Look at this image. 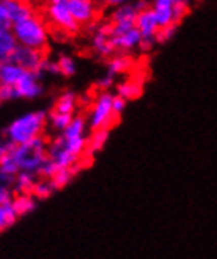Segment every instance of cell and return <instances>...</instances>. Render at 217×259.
Returning a JSON list of instances; mask_svg holds the SVG:
<instances>
[{
	"mask_svg": "<svg viewBox=\"0 0 217 259\" xmlns=\"http://www.w3.org/2000/svg\"><path fill=\"white\" fill-rule=\"evenodd\" d=\"M37 75L32 72H24L21 75V79L18 80V83L14 85V90H16L18 96H25V98H35L41 93V85L37 82Z\"/></svg>",
	"mask_w": 217,
	"mask_h": 259,
	"instance_id": "9c48e42d",
	"label": "cell"
},
{
	"mask_svg": "<svg viewBox=\"0 0 217 259\" xmlns=\"http://www.w3.org/2000/svg\"><path fill=\"white\" fill-rule=\"evenodd\" d=\"M132 66V58L131 57H125V55H118L115 58H112L108 62V69H111L112 74L117 72H125Z\"/></svg>",
	"mask_w": 217,
	"mask_h": 259,
	"instance_id": "44dd1931",
	"label": "cell"
},
{
	"mask_svg": "<svg viewBox=\"0 0 217 259\" xmlns=\"http://www.w3.org/2000/svg\"><path fill=\"white\" fill-rule=\"evenodd\" d=\"M68 11L73 16V19L79 24H87L95 16V8H93L91 2L87 0H66Z\"/></svg>",
	"mask_w": 217,
	"mask_h": 259,
	"instance_id": "52a82bcc",
	"label": "cell"
},
{
	"mask_svg": "<svg viewBox=\"0 0 217 259\" xmlns=\"http://www.w3.org/2000/svg\"><path fill=\"white\" fill-rule=\"evenodd\" d=\"M51 118H52L54 127H57V129H66L73 119L71 115H61V113H55V112L51 113Z\"/></svg>",
	"mask_w": 217,
	"mask_h": 259,
	"instance_id": "f546056e",
	"label": "cell"
},
{
	"mask_svg": "<svg viewBox=\"0 0 217 259\" xmlns=\"http://www.w3.org/2000/svg\"><path fill=\"white\" fill-rule=\"evenodd\" d=\"M11 207H13L14 215H16V217L24 215V214H27V212H30L35 207L33 198L30 195H19L11 201Z\"/></svg>",
	"mask_w": 217,
	"mask_h": 259,
	"instance_id": "5bb4252c",
	"label": "cell"
},
{
	"mask_svg": "<svg viewBox=\"0 0 217 259\" xmlns=\"http://www.w3.org/2000/svg\"><path fill=\"white\" fill-rule=\"evenodd\" d=\"M11 21L8 19L7 16V13L4 10V7L0 5V32H10V28H11Z\"/></svg>",
	"mask_w": 217,
	"mask_h": 259,
	"instance_id": "1f68e13d",
	"label": "cell"
},
{
	"mask_svg": "<svg viewBox=\"0 0 217 259\" xmlns=\"http://www.w3.org/2000/svg\"><path fill=\"white\" fill-rule=\"evenodd\" d=\"M107 131H96L95 134L91 135V139H90V142H88V146H85V149H87V154L88 156H93L95 154L96 151H99L102 146H104V143H105V140H107Z\"/></svg>",
	"mask_w": 217,
	"mask_h": 259,
	"instance_id": "ffe728a7",
	"label": "cell"
},
{
	"mask_svg": "<svg viewBox=\"0 0 217 259\" xmlns=\"http://www.w3.org/2000/svg\"><path fill=\"white\" fill-rule=\"evenodd\" d=\"M11 157L16 162L18 168L25 170V173L38 170L44 162L49 160L43 139H35L28 143L14 146L11 151Z\"/></svg>",
	"mask_w": 217,
	"mask_h": 259,
	"instance_id": "3957f363",
	"label": "cell"
},
{
	"mask_svg": "<svg viewBox=\"0 0 217 259\" xmlns=\"http://www.w3.org/2000/svg\"><path fill=\"white\" fill-rule=\"evenodd\" d=\"M153 13H154V19H156V24L159 28L175 22L173 13H172V0H159V2L154 4Z\"/></svg>",
	"mask_w": 217,
	"mask_h": 259,
	"instance_id": "30bf717a",
	"label": "cell"
},
{
	"mask_svg": "<svg viewBox=\"0 0 217 259\" xmlns=\"http://www.w3.org/2000/svg\"><path fill=\"white\" fill-rule=\"evenodd\" d=\"M65 149L69 154L79 157L82 154V151H85V140L82 139H73V140H65Z\"/></svg>",
	"mask_w": 217,
	"mask_h": 259,
	"instance_id": "cb8c5ba5",
	"label": "cell"
},
{
	"mask_svg": "<svg viewBox=\"0 0 217 259\" xmlns=\"http://www.w3.org/2000/svg\"><path fill=\"white\" fill-rule=\"evenodd\" d=\"M33 187V176L32 173L22 171L18 178V190H21V195H30V190Z\"/></svg>",
	"mask_w": 217,
	"mask_h": 259,
	"instance_id": "d4e9b609",
	"label": "cell"
},
{
	"mask_svg": "<svg viewBox=\"0 0 217 259\" xmlns=\"http://www.w3.org/2000/svg\"><path fill=\"white\" fill-rule=\"evenodd\" d=\"M14 39L19 41L24 48L43 51L48 48V33H46L44 21L40 16H33L30 19L13 24Z\"/></svg>",
	"mask_w": 217,
	"mask_h": 259,
	"instance_id": "6da1fadb",
	"label": "cell"
},
{
	"mask_svg": "<svg viewBox=\"0 0 217 259\" xmlns=\"http://www.w3.org/2000/svg\"><path fill=\"white\" fill-rule=\"evenodd\" d=\"M76 107V96L73 93H65L63 96H60L55 102L54 112L61 113V115H71Z\"/></svg>",
	"mask_w": 217,
	"mask_h": 259,
	"instance_id": "e0dca14e",
	"label": "cell"
},
{
	"mask_svg": "<svg viewBox=\"0 0 217 259\" xmlns=\"http://www.w3.org/2000/svg\"><path fill=\"white\" fill-rule=\"evenodd\" d=\"M44 124H46V115L43 112L25 115V116L16 119L10 126L8 137L16 146L28 143L35 139H40V134L43 132Z\"/></svg>",
	"mask_w": 217,
	"mask_h": 259,
	"instance_id": "7a4b0ae2",
	"label": "cell"
},
{
	"mask_svg": "<svg viewBox=\"0 0 217 259\" xmlns=\"http://www.w3.org/2000/svg\"><path fill=\"white\" fill-rule=\"evenodd\" d=\"M25 71L10 62H0V85L14 87Z\"/></svg>",
	"mask_w": 217,
	"mask_h": 259,
	"instance_id": "8fae6325",
	"label": "cell"
},
{
	"mask_svg": "<svg viewBox=\"0 0 217 259\" xmlns=\"http://www.w3.org/2000/svg\"><path fill=\"white\" fill-rule=\"evenodd\" d=\"M14 96H18L16 90L14 87H10V85H0V102H4L7 99H11Z\"/></svg>",
	"mask_w": 217,
	"mask_h": 259,
	"instance_id": "4dcf8cb0",
	"label": "cell"
},
{
	"mask_svg": "<svg viewBox=\"0 0 217 259\" xmlns=\"http://www.w3.org/2000/svg\"><path fill=\"white\" fill-rule=\"evenodd\" d=\"M77 168L79 166H69V168H60L55 175H54V178L51 179V187H52V190H55V189H61V187H65L68 182H69V179L73 178V175L77 171Z\"/></svg>",
	"mask_w": 217,
	"mask_h": 259,
	"instance_id": "9a60e30c",
	"label": "cell"
},
{
	"mask_svg": "<svg viewBox=\"0 0 217 259\" xmlns=\"http://www.w3.org/2000/svg\"><path fill=\"white\" fill-rule=\"evenodd\" d=\"M118 95L121 99H137L142 95V85L138 82H126L118 85Z\"/></svg>",
	"mask_w": 217,
	"mask_h": 259,
	"instance_id": "ac0fdd59",
	"label": "cell"
},
{
	"mask_svg": "<svg viewBox=\"0 0 217 259\" xmlns=\"http://www.w3.org/2000/svg\"><path fill=\"white\" fill-rule=\"evenodd\" d=\"M51 192H52V187H51L49 182H46V181H41V182H38V184H33L32 190H30V193H33L38 198L49 196Z\"/></svg>",
	"mask_w": 217,
	"mask_h": 259,
	"instance_id": "f1b7e54d",
	"label": "cell"
},
{
	"mask_svg": "<svg viewBox=\"0 0 217 259\" xmlns=\"http://www.w3.org/2000/svg\"><path fill=\"white\" fill-rule=\"evenodd\" d=\"M14 220H16V215H14V210L11 207V201L0 206V231L13 225Z\"/></svg>",
	"mask_w": 217,
	"mask_h": 259,
	"instance_id": "7402d4cb",
	"label": "cell"
},
{
	"mask_svg": "<svg viewBox=\"0 0 217 259\" xmlns=\"http://www.w3.org/2000/svg\"><path fill=\"white\" fill-rule=\"evenodd\" d=\"M172 13H173V21L179 24V21L189 13L188 2H172Z\"/></svg>",
	"mask_w": 217,
	"mask_h": 259,
	"instance_id": "484cf974",
	"label": "cell"
},
{
	"mask_svg": "<svg viewBox=\"0 0 217 259\" xmlns=\"http://www.w3.org/2000/svg\"><path fill=\"white\" fill-rule=\"evenodd\" d=\"M16 39L10 32H0V62H7L13 51L16 49Z\"/></svg>",
	"mask_w": 217,
	"mask_h": 259,
	"instance_id": "4fadbf2b",
	"label": "cell"
},
{
	"mask_svg": "<svg viewBox=\"0 0 217 259\" xmlns=\"http://www.w3.org/2000/svg\"><path fill=\"white\" fill-rule=\"evenodd\" d=\"M135 28L137 32L140 33L142 38H153L158 32V24L156 19H154V13L153 10H142L138 11L137 18H135Z\"/></svg>",
	"mask_w": 217,
	"mask_h": 259,
	"instance_id": "ba28073f",
	"label": "cell"
},
{
	"mask_svg": "<svg viewBox=\"0 0 217 259\" xmlns=\"http://www.w3.org/2000/svg\"><path fill=\"white\" fill-rule=\"evenodd\" d=\"M57 66H58V72H61L63 75H73L74 74V63H73V60L66 55L60 57V62L57 63Z\"/></svg>",
	"mask_w": 217,
	"mask_h": 259,
	"instance_id": "83f0119b",
	"label": "cell"
},
{
	"mask_svg": "<svg viewBox=\"0 0 217 259\" xmlns=\"http://www.w3.org/2000/svg\"><path fill=\"white\" fill-rule=\"evenodd\" d=\"M118 123V115H115L112 112V96L111 95H101L96 105H95V110H93L91 115V129L93 132L96 131H107L111 129L112 126H115Z\"/></svg>",
	"mask_w": 217,
	"mask_h": 259,
	"instance_id": "277c9868",
	"label": "cell"
},
{
	"mask_svg": "<svg viewBox=\"0 0 217 259\" xmlns=\"http://www.w3.org/2000/svg\"><path fill=\"white\" fill-rule=\"evenodd\" d=\"M142 39L140 33L137 32V28H132L129 30L128 33L125 35H120V36H112L111 38V42L114 46V49H121V51H125V49H131L134 48L135 44H138Z\"/></svg>",
	"mask_w": 217,
	"mask_h": 259,
	"instance_id": "7c38bea8",
	"label": "cell"
},
{
	"mask_svg": "<svg viewBox=\"0 0 217 259\" xmlns=\"http://www.w3.org/2000/svg\"><path fill=\"white\" fill-rule=\"evenodd\" d=\"M10 201H11V193H10L8 187L0 186V206H4Z\"/></svg>",
	"mask_w": 217,
	"mask_h": 259,
	"instance_id": "836d02e7",
	"label": "cell"
},
{
	"mask_svg": "<svg viewBox=\"0 0 217 259\" xmlns=\"http://www.w3.org/2000/svg\"><path fill=\"white\" fill-rule=\"evenodd\" d=\"M85 129V119L82 116L71 119V123L65 129V140H73V139H81V135L84 134Z\"/></svg>",
	"mask_w": 217,
	"mask_h": 259,
	"instance_id": "d6986e66",
	"label": "cell"
},
{
	"mask_svg": "<svg viewBox=\"0 0 217 259\" xmlns=\"http://www.w3.org/2000/svg\"><path fill=\"white\" fill-rule=\"evenodd\" d=\"M0 5L4 7L11 24H16V22H21V21H25V19L37 16V8H33V4L8 0V2H0Z\"/></svg>",
	"mask_w": 217,
	"mask_h": 259,
	"instance_id": "8992f818",
	"label": "cell"
},
{
	"mask_svg": "<svg viewBox=\"0 0 217 259\" xmlns=\"http://www.w3.org/2000/svg\"><path fill=\"white\" fill-rule=\"evenodd\" d=\"M112 85V77H105L104 80L99 82V87H111Z\"/></svg>",
	"mask_w": 217,
	"mask_h": 259,
	"instance_id": "d590c367",
	"label": "cell"
},
{
	"mask_svg": "<svg viewBox=\"0 0 217 259\" xmlns=\"http://www.w3.org/2000/svg\"><path fill=\"white\" fill-rule=\"evenodd\" d=\"M153 42H154L153 38H142L138 44H140V49L142 51H150L153 48Z\"/></svg>",
	"mask_w": 217,
	"mask_h": 259,
	"instance_id": "e575fe53",
	"label": "cell"
},
{
	"mask_svg": "<svg viewBox=\"0 0 217 259\" xmlns=\"http://www.w3.org/2000/svg\"><path fill=\"white\" fill-rule=\"evenodd\" d=\"M176 27H178V24H176V22H173V24H170V25H167V27L158 28L156 35H154V41L164 42V41H167L168 38H172V35L175 33Z\"/></svg>",
	"mask_w": 217,
	"mask_h": 259,
	"instance_id": "4316f807",
	"label": "cell"
},
{
	"mask_svg": "<svg viewBox=\"0 0 217 259\" xmlns=\"http://www.w3.org/2000/svg\"><path fill=\"white\" fill-rule=\"evenodd\" d=\"M125 105H126V101H125V99H121L120 96L112 98V112H114L115 115H120L121 110L125 109Z\"/></svg>",
	"mask_w": 217,
	"mask_h": 259,
	"instance_id": "d6a6232c",
	"label": "cell"
},
{
	"mask_svg": "<svg viewBox=\"0 0 217 259\" xmlns=\"http://www.w3.org/2000/svg\"><path fill=\"white\" fill-rule=\"evenodd\" d=\"M95 48L96 51L101 54V55H111L114 54V46L111 42V38H107V36H102V35H96L95 36Z\"/></svg>",
	"mask_w": 217,
	"mask_h": 259,
	"instance_id": "603a6c76",
	"label": "cell"
},
{
	"mask_svg": "<svg viewBox=\"0 0 217 259\" xmlns=\"http://www.w3.org/2000/svg\"><path fill=\"white\" fill-rule=\"evenodd\" d=\"M44 16L49 18V21L46 22H51L60 28H63L71 35L77 33V30H79V25H77V22L73 19L68 11L66 0H54V2L48 4V7L44 8Z\"/></svg>",
	"mask_w": 217,
	"mask_h": 259,
	"instance_id": "5b68a950",
	"label": "cell"
},
{
	"mask_svg": "<svg viewBox=\"0 0 217 259\" xmlns=\"http://www.w3.org/2000/svg\"><path fill=\"white\" fill-rule=\"evenodd\" d=\"M137 8L135 5H129V7H121L118 8L114 14H112V24H118V22H134L135 24V18H137Z\"/></svg>",
	"mask_w": 217,
	"mask_h": 259,
	"instance_id": "2e32d148",
	"label": "cell"
}]
</instances>
